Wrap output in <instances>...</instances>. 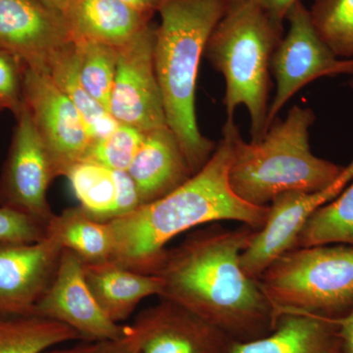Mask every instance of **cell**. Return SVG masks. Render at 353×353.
<instances>
[{"mask_svg":"<svg viewBox=\"0 0 353 353\" xmlns=\"http://www.w3.org/2000/svg\"><path fill=\"white\" fill-rule=\"evenodd\" d=\"M255 232L245 225L233 230L211 226L167 248L153 274L163 283L160 299L187 309L234 341L270 334L279 318L256 279L241 263Z\"/></svg>","mask_w":353,"mask_h":353,"instance_id":"1","label":"cell"},{"mask_svg":"<svg viewBox=\"0 0 353 353\" xmlns=\"http://www.w3.org/2000/svg\"><path fill=\"white\" fill-rule=\"evenodd\" d=\"M238 131L234 120L227 119L222 139L201 170L167 196L108 222L114 240L111 261L153 275L166 245L194 228L219 221H236L255 231L264 226L269 205L248 203L234 194L230 183Z\"/></svg>","mask_w":353,"mask_h":353,"instance_id":"2","label":"cell"},{"mask_svg":"<svg viewBox=\"0 0 353 353\" xmlns=\"http://www.w3.org/2000/svg\"><path fill=\"white\" fill-rule=\"evenodd\" d=\"M227 0H166L155 31L154 65L167 126L175 134L192 174L201 170L216 143L197 124L196 92L202 55Z\"/></svg>","mask_w":353,"mask_h":353,"instance_id":"3","label":"cell"},{"mask_svg":"<svg viewBox=\"0 0 353 353\" xmlns=\"http://www.w3.org/2000/svg\"><path fill=\"white\" fill-rule=\"evenodd\" d=\"M315 118L312 109L294 105L257 143H246L236 132L229 175L234 194L253 205L268 206L285 192H317L336 181L345 166L311 152Z\"/></svg>","mask_w":353,"mask_h":353,"instance_id":"4","label":"cell"},{"mask_svg":"<svg viewBox=\"0 0 353 353\" xmlns=\"http://www.w3.org/2000/svg\"><path fill=\"white\" fill-rule=\"evenodd\" d=\"M283 31L284 26L252 0H227L204 50L209 63L225 79L223 104L227 119H234L239 106L248 109L252 143L259 141L268 131L271 60Z\"/></svg>","mask_w":353,"mask_h":353,"instance_id":"5","label":"cell"},{"mask_svg":"<svg viewBox=\"0 0 353 353\" xmlns=\"http://www.w3.org/2000/svg\"><path fill=\"white\" fill-rule=\"evenodd\" d=\"M257 282L278 318L299 313L340 320L353 308V245L294 248Z\"/></svg>","mask_w":353,"mask_h":353,"instance_id":"6","label":"cell"},{"mask_svg":"<svg viewBox=\"0 0 353 353\" xmlns=\"http://www.w3.org/2000/svg\"><path fill=\"white\" fill-rule=\"evenodd\" d=\"M285 20L289 31L274 51L271 74L276 81L275 97L269 106L267 127L299 90L323 78L353 74V59H340L316 32L309 10L301 0L290 8Z\"/></svg>","mask_w":353,"mask_h":353,"instance_id":"7","label":"cell"},{"mask_svg":"<svg viewBox=\"0 0 353 353\" xmlns=\"http://www.w3.org/2000/svg\"><path fill=\"white\" fill-rule=\"evenodd\" d=\"M23 94L55 176H66L83 159L92 145L82 116L50 74L26 66Z\"/></svg>","mask_w":353,"mask_h":353,"instance_id":"8","label":"cell"},{"mask_svg":"<svg viewBox=\"0 0 353 353\" xmlns=\"http://www.w3.org/2000/svg\"><path fill=\"white\" fill-rule=\"evenodd\" d=\"M155 31L148 25L117 48V68L108 112L121 125L148 132L167 126L154 65Z\"/></svg>","mask_w":353,"mask_h":353,"instance_id":"9","label":"cell"},{"mask_svg":"<svg viewBox=\"0 0 353 353\" xmlns=\"http://www.w3.org/2000/svg\"><path fill=\"white\" fill-rule=\"evenodd\" d=\"M16 121L8 155L0 174V206L30 216L48 226L55 215L48 203V190L57 176L25 103Z\"/></svg>","mask_w":353,"mask_h":353,"instance_id":"10","label":"cell"},{"mask_svg":"<svg viewBox=\"0 0 353 353\" xmlns=\"http://www.w3.org/2000/svg\"><path fill=\"white\" fill-rule=\"evenodd\" d=\"M353 180V160L336 181L317 192H289L269 204L266 222L255 232L241 253V263L250 277L256 279L278 257L292 250L301 230L318 209L336 199Z\"/></svg>","mask_w":353,"mask_h":353,"instance_id":"11","label":"cell"},{"mask_svg":"<svg viewBox=\"0 0 353 353\" xmlns=\"http://www.w3.org/2000/svg\"><path fill=\"white\" fill-rule=\"evenodd\" d=\"M83 264L75 253L62 250L57 274L32 315L62 323L88 341L122 338L127 326L113 322L97 303L85 282Z\"/></svg>","mask_w":353,"mask_h":353,"instance_id":"12","label":"cell"},{"mask_svg":"<svg viewBox=\"0 0 353 353\" xmlns=\"http://www.w3.org/2000/svg\"><path fill=\"white\" fill-rule=\"evenodd\" d=\"M73 41L63 14L37 0H0V48L29 68L48 74L52 60Z\"/></svg>","mask_w":353,"mask_h":353,"instance_id":"13","label":"cell"},{"mask_svg":"<svg viewBox=\"0 0 353 353\" xmlns=\"http://www.w3.org/2000/svg\"><path fill=\"white\" fill-rule=\"evenodd\" d=\"M139 353H231L234 341L178 304L160 299L128 326Z\"/></svg>","mask_w":353,"mask_h":353,"instance_id":"14","label":"cell"},{"mask_svg":"<svg viewBox=\"0 0 353 353\" xmlns=\"http://www.w3.org/2000/svg\"><path fill=\"white\" fill-rule=\"evenodd\" d=\"M62 250L46 236L36 243H0V314L32 315L57 274Z\"/></svg>","mask_w":353,"mask_h":353,"instance_id":"15","label":"cell"},{"mask_svg":"<svg viewBox=\"0 0 353 353\" xmlns=\"http://www.w3.org/2000/svg\"><path fill=\"white\" fill-rule=\"evenodd\" d=\"M128 173L136 183L141 205L167 196L194 176L168 127L145 132Z\"/></svg>","mask_w":353,"mask_h":353,"instance_id":"16","label":"cell"},{"mask_svg":"<svg viewBox=\"0 0 353 353\" xmlns=\"http://www.w3.org/2000/svg\"><path fill=\"white\" fill-rule=\"evenodd\" d=\"M231 353H345L339 320L285 313L270 334L234 341Z\"/></svg>","mask_w":353,"mask_h":353,"instance_id":"17","label":"cell"},{"mask_svg":"<svg viewBox=\"0 0 353 353\" xmlns=\"http://www.w3.org/2000/svg\"><path fill=\"white\" fill-rule=\"evenodd\" d=\"M74 41H94L120 48L150 25L152 14L123 0H73L64 13Z\"/></svg>","mask_w":353,"mask_h":353,"instance_id":"18","label":"cell"},{"mask_svg":"<svg viewBox=\"0 0 353 353\" xmlns=\"http://www.w3.org/2000/svg\"><path fill=\"white\" fill-rule=\"evenodd\" d=\"M85 282L103 312L118 323L124 321L146 297L161 296L163 283L113 261L83 264Z\"/></svg>","mask_w":353,"mask_h":353,"instance_id":"19","label":"cell"},{"mask_svg":"<svg viewBox=\"0 0 353 353\" xmlns=\"http://www.w3.org/2000/svg\"><path fill=\"white\" fill-rule=\"evenodd\" d=\"M46 236L63 250L75 253L83 263L112 259L114 240L108 223L94 220L81 206L65 209L61 214L53 216L46 226Z\"/></svg>","mask_w":353,"mask_h":353,"instance_id":"20","label":"cell"},{"mask_svg":"<svg viewBox=\"0 0 353 353\" xmlns=\"http://www.w3.org/2000/svg\"><path fill=\"white\" fill-rule=\"evenodd\" d=\"M48 74L53 82L75 104L82 116L92 143L108 137L119 126L103 105L95 101L81 83L75 41L52 60Z\"/></svg>","mask_w":353,"mask_h":353,"instance_id":"21","label":"cell"},{"mask_svg":"<svg viewBox=\"0 0 353 353\" xmlns=\"http://www.w3.org/2000/svg\"><path fill=\"white\" fill-rule=\"evenodd\" d=\"M81 339L62 323L36 315L0 314V353H43Z\"/></svg>","mask_w":353,"mask_h":353,"instance_id":"22","label":"cell"},{"mask_svg":"<svg viewBox=\"0 0 353 353\" xmlns=\"http://www.w3.org/2000/svg\"><path fill=\"white\" fill-rule=\"evenodd\" d=\"M327 245H353V180L311 216L294 248Z\"/></svg>","mask_w":353,"mask_h":353,"instance_id":"23","label":"cell"},{"mask_svg":"<svg viewBox=\"0 0 353 353\" xmlns=\"http://www.w3.org/2000/svg\"><path fill=\"white\" fill-rule=\"evenodd\" d=\"M80 206L90 217L108 223L114 219L116 188L112 170L83 159L66 174Z\"/></svg>","mask_w":353,"mask_h":353,"instance_id":"24","label":"cell"},{"mask_svg":"<svg viewBox=\"0 0 353 353\" xmlns=\"http://www.w3.org/2000/svg\"><path fill=\"white\" fill-rule=\"evenodd\" d=\"M74 41L78 52L81 83L88 94L108 111L117 68V48L99 41Z\"/></svg>","mask_w":353,"mask_h":353,"instance_id":"25","label":"cell"},{"mask_svg":"<svg viewBox=\"0 0 353 353\" xmlns=\"http://www.w3.org/2000/svg\"><path fill=\"white\" fill-rule=\"evenodd\" d=\"M309 13L332 52L340 59H353V0H316Z\"/></svg>","mask_w":353,"mask_h":353,"instance_id":"26","label":"cell"},{"mask_svg":"<svg viewBox=\"0 0 353 353\" xmlns=\"http://www.w3.org/2000/svg\"><path fill=\"white\" fill-rule=\"evenodd\" d=\"M143 134L134 128L120 124L108 137L92 143L83 159L92 160L110 170L128 171Z\"/></svg>","mask_w":353,"mask_h":353,"instance_id":"27","label":"cell"},{"mask_svg":"<svg viewBox=\"0 0 353 353\" xmlns=\"http://www.w3.org/2000/svg\"><path fill=\"white\" fill-rule=\"evenodd\" d=\"M26 64L17 55L0 48V105L17 118L24 108L23 82Z\"/></svg>","mask_w":353,"mask_h":353,"instance_id":"28","label":"cell"},{"mask_svg":"<svg viewBox=\"0 0 353 353\" xmlns=\"http://www.w3.org/2000/svg\"><path fill=\"white\" fill-rule=\"evenodd\" d=\"M46 234V226L39 221L0 206V243H36Z\"/></svg>","mask_w":353,"mask_h":353,"instance_id":"29","label":"cell"},{"mask_svg":"<svg viewBox=\"0 0 353 353\" xmlns=\"http://www.w3.org/2000/svg\"><path fill=\"white\" fill-rule=\"evenodd\" d=\"M112 174L116 188L114 219H117L138 208L141 202L136 183L128 171L112 170Z\"/></svg>","mask_w":353,"mask_h":353,"instance_id":"30","label":"cell"},{"mask_svg":"<svg viewBox=\"0 0 353 353\" xmlns=\"http://www.w3.org/2000/svg\"><path fill=\"white\" fill-rule=\"evenodd\" d=\"M43 353H139L136 341L128 332L116 340L88 341L76 347L62 350H46Z\"/></svg>","mask_w":353,"mask_h":353,"instance_id":"31","label":"cell"},{"mask_svg":"<svg viewBox=\"0 0 353 353\" xmlns=\"http://www.w3.org/2000/svg\"><path fill=\"white\" fill-rule=\"evenodd\" d=\"M268 14L272 19L283 24L288 13L299 0H252Z\"/></svg>","mask_w":353,"mask_h":353,"instance_id":"32","label":"cell"},{"mask_svg":"<svg viewBox=\"0 0 353 353\" xmlns=\"http://www.w3.org/2000/svg\"><path fill=\"white\" fill-rule=\"evenodd\" d=\"M341 339L345 353H353V308L347 315L339 320Z\"/></svg>","mask_w":353,"mask_h":353,"instance_id":"33","label":"cell"},{"mask_svg":"<svg viewBox=\"0 0 353 353\" xmlns=\"http://www.w3.org/2000/svg\"><path fill=\"white\" fill-rule=\"evenodd\" d=\"M126 2L130 6L138 9L141 12L154 14L158 12L160 7L163 6L166 0H123Z\"/></svg>","mask_w":353,"mask_h":353,"instance_id":"34","label":"cell"},{"mask_svg":"<svg viewBox=\"0 0 353 353\" xmlns=\"http://www.w3.org/2000/svg\"><path fill=\"white\" fill-rule=\"evenodd\" d=\"M37 1L64 15L65 11L67 10L73 0H37Z\"/></svg>","mask_w":353,"mask_h":353,"instance_id":"35","label":"cell"},{"mask_svg":"<svg viewBox=\"0 0 353 353\" xmlns=\"http://www.w3.org/2000/svg\"><path fill=\"white\" fill-rule=\"evenodd\" d=\"M348 85H350V88L353 90V78L348 82Z\"/></svg>","mask_w":353,"mask_h":353,"instance_id":"36","label":"cell"},{"mask_svg":"<svg viewBox=\"0 0 353 353\" xmlns=\"http://www.w3.org/2000/svg\"><path fill=\"white\" fill-rule=\"evenodd\" d=\"M3 110V108H1V105H0V111Z\"/></svg>","mask_w":353,"mask_h":353,"instance_id":"37","label":"cell"}]
</instances>
